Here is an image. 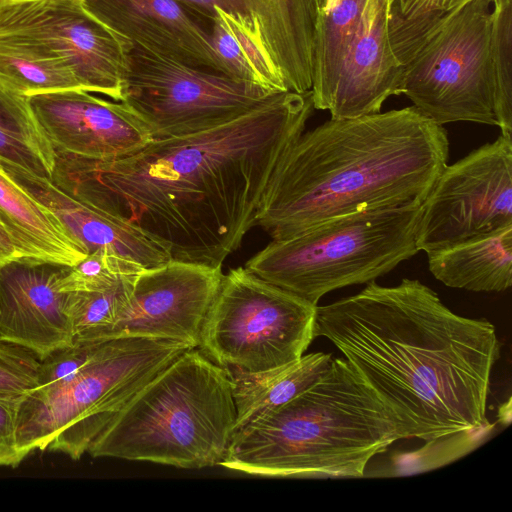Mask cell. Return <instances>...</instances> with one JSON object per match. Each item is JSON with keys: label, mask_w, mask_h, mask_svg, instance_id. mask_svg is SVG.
Wrapping results in <instances>:
<instances>
[{"label": "cell", "mask_w": 512, "mask_h": 512, "mask_svg": "<svg viewBox=\"0 0 512 512\" xmlns=\"http://www.w3.org/2000/svg\"><path fill=\"white\" fill-rule=\"evenodd\" d=\"M4 2H5L4 0H0V8L4 4Z\"/></svg>", "instance_id": "d590c367"}, {"label": "cell", "mask_w": 512, "mask_h": 512, "mask_svg": "<svg viewBox=\"0 0 512 512\" xmlns=\"http://www.w3.org/2000/svg\"><path fill=\"white\" fill-rule=\"evenodd\" d=\"M420 206L363 210L274 240L245 268L317 306L327 293L368 284L419 251Z\"/></svg>", "instance_id": "52a82bcc"}, {"label": "cell", "mask_w": 512, "mask_h": 512, "mask_svg": "<svg viewBox=\"0 0 512 512\" xmlns=\"http://www.w3.org/2000/svg\"><path fill=\"white\" fill-rule=\"evenodd\" d=\"M0 157L50 178L55 150L27 97L0 87Z\"/></svg>", "instance_id": "484cf974"}, {"label": "cell", "mask_w": 512, "mask_h": 512, "mask_svg": "<svg viewBox=\"0 0 512 512\" xmlns=\"http://www.w3.org/2000/svg\"><path fill=\"white\" fill-rule=\"evenodd\" d=\"M0 87L23 97L82 89L62 58L37 44L7 35H0Z\"/></svg>", "instance_id": "cb8c5ba5"}, {"label": "cell", "mask_w": 512, "mask_h": 512, "mask_svg": "<svg viewBox=\"0 0 512 512\" xmlns=\"http://www.w3.org/2000/svg\"><path fill=\"white\" fill-rule=\"evenodd\" d=\"M195 18L230 20L288 91L311 90L317 24L325 0H176Z\"/></svg>", "instance_id": "4fadbf2b"}, {"label": "cell", "mask_w": 512, "mask_h": 512, "mask_svg": "<svg viewBox=\"0 0 512 512\" xmlns=\"http://www.w3.org/2000/svg\"><path fill=\"white\" fill-rule=\"evenodd\" d=\"M222 277L221 267L173 259L144 270L127 306L100 342L146 337L177 340L197 348Z\"/></svg>", "instance_id": "5bb4252c"}, {"label": "cell", "mask_w": 512, "mask_h": 512, "mask_svg": "<svg viewBox=\"0 0 512 512\" xmlns=\"http://www.w3.org/2000/svg\"><path fill=\"white\" fill-rule=\"evenodd\" d=\"M55 151L97 160L137 152L153 140L148 127L123 102L82 89L27 97Z\"/></svg>", "instance_id": "9a60e30c"}, {"label": "cell", "mask_w": 512, "mask_h": 512, "mask_svg": "<svg viewBox=\"0 0 512 512\" xmlns=\"http://www.w3.org/2000/svg\"><path fill=\"white\" fill-rule=\"evenodd\" d=\"M40 360L28 350L0 341V397L18 399L38 384Z\"/></svg>", "instance_id": "4dcf8cb0"}, {"label": "cell", "mask_w": 512, "mask_h": 512, "mask_svg": "<svg viewBox=\"0 0 512 512\" xmlns=\"http://www.w3.org/2000/svg\"><path fill=\"white\" fill-rule=\"evenodd\" d=\"M490 52L495 114L501 134L512 136V0H491Z\"/></svg>", "instance_id": "f1b7e54d"}, {"label": "cell", "mask_w": 512, "mask_h": 512, "mask_svg": "<svg viewBox=\"0 0 512 512\" xmlns=\"http://www.w3.org/2000/svg\"><path fill=\"white\" fill-rule=\"evenodd\" d=\"M401 439L393 411L335 358L307 390L236 431L220 465L267 477L358 478Z\"/></svg>", "instance_id": "277c9868"}, {"label": "cell", "mask_w": 512, "mask_h": 512, "mask_svg": "<svg viewBox=\"0 0 512 512\" xmlns=\"http://www.w3.org/2000/svg\"><path fill=\"white\" fill-rule=\"evenodd\" d=\"M427 256L431 274L448 287L503 292L512 285V225Z\"/></svg>", "instance_id": "7402d4cb"}, {"label": "cell", "mask_w": 512, "mask_h": 512, "mask_svg": "<svg viewBox=\"0 0 512 512\" xmlns=\"http://www.w3.org/2000/svg\"><path fill=\"white\" fill-rule=\"evenodd\" d=\"M273 94L135 45L127 52L122 101L148 127L153 140L213 129L242 116Z\"/></svg>", "instance_id": "30bf717a"}, {"label": "cell", "mask_w": 512, "mask_h": 512, "mask_svg": "<svg viewBox=\"0 0 512 512\" xmlns=\"http://www.w3.org/2000/svg\"><path fill=\"white\" fill-rule=\"evenodd\" d=\"M0 35L45 48L68 64L83 90L122 101L133 44L92 15L82 0L4 2Z\"/></svg>", "instance_id": "7c38bea8"}, {"label": "cell", "mask_w": 512, "mask_h": 512, "mask_svg": "<svg viewBox=\"0 0 512 512\" xmlns=\"http://www.w3.org/2000/svg\"><path fill=\"white\" fill-rule=\"evenodd\" d=\"M332 359L329 353L315 352L269 371L230 374L237 411L235 432L315 384L329 370Z\"/></svg>", "instance_id": "603a6c76"}, {"label": "cell", "mask_w": 512, "mask_h": 512, "mask_svg": "<svg viewBox=\"0 0 512 512\" xmlns=\"http://www.w3.org/2000/svg\"><path fill=\"white\" fill-rule=\"evenodd\" d=\"M146 269L107 249L89 253L69 267L61 279V290L68 293L73 344L100 342L127 306Z\"/></svg>", "instance_id": "ffe728a7"}, {"label": "cell", "mask_w": 512, "mask_h": 512, "mask_svg": "<svg viewBox=\"0 0 512 512\" xmlns=\"http://www.w3.org/2000/svg\"><path fill=\"white\" fill-rule=\"evenodd\" d=\"M316 306L245 267L223 274L198 349L232 373H259L298 360L314 337Z\"/></svg>", "instance_id": "ba28073f"}, {"label": "cell", "mask_w": 512, "mask_h": 512, "mask_svg": "<svg viewBox=\"0 0 512 512\" xmlns=\"http://www.w3.org/2000/svg\"><path fill=\"white\" fill-rule=\"evenodd\" d=\"M0 163L25 190L56 215L87 254L107 249L147 269L172 259L164 246L122 218L77 199L48 177L2 157Z\"/></svg>", "instance_id": "d6986e66"}, {"label": "cell", "mask_w": 512, "mask_h": 512, "mask_svg": "<svg viewBox=\"0 0 512 512\" xmlns=\"http://www.w3.org/2000/svg\"><path fill=\"white\" fill-rule=\"evenodd\" d=\"M469 0H390L389 33L394 53L405 65L424 36L445 15Z\"/></svg>", "instance_id": "83f0119b"}, {"label": "cell", "mask_w": 512, "mask_h": 512, "mask_svg": "<svg viewBox=\"0 0 512 512\" xmlns=\"http://www.w3.org/2000/svg\"><path fill=\"white\" fill-rule=\"evenodd\" d=\"M448 158L446 129L414 106L330 118L283 154L256 226L279 240L344 214L420 206Z\"/></svg>", "instance_id": "3957f363"}, {"label": "cell", "mask_w": 512, "mask_h": 512, "mask_svg": "<svg viewBox=\"0 0 512 512\" xmlns=\"http://www.w3.org/2000/svg\"><path fill=\"white\" fill-rule=\"evenodd\" d=\"M5 2L26 1V0H4Z\"/></svg>", "instance_id": "e575fe53"}, {"label": "cell", "mask_w": 512, "mask_h": 512, "mask_svg": "<svg viewBox=\"0 0 512 512\" xmlns=\"http://www.w3.org/2000/svg\"><path fill=\"white\" fill-rule=\"evenodd\" d=\"M314 337L328 339L397 417L404 439L430 441L491 425L495 326L456 314L417 279L372 281L316 306Z\"/></svg>", "instance_id": "7a4b0ae2"}, {"label": "cell", "mask_w": 512, "mask_h": 512, "mask_svg": "<svg viewBox=\"0 0 512 512\" xmlns=\"http://www.w3.org/2000/svg\"><path fill=\"white\" fill-rule=\"evenodd\" d=\"M69 267L28 258L0 267V341L40 361L73 345L68 293L61 290Z\"/></svg>", "instance_id": "2e32d148"}, {"label": "cell", "mask_w": 512, "mask_h": 512, "mask_svg": "<svg viewBox=\"0 0 512 512\" xmlns=\"http://www.w3.org/2000/svg\"><path fill=\"white\" fill-rule=\"evenodd\" d=\"M209 23L214 50L227 76L274 93L287 91L268 71L246 38L230 20L214 13Z\"/></svg>", "instance_id": "4316f807"}, {"label": "cell", "mask_w": 512, "mask_h": 512, "mask_svg": "<svg viewBox=\"0 0 512 512\" xmlns=\"http://www.w3.org/2000/svg\"><path fill=\"white\" fill-rule=\"evenodd\" d=\"M236 420L230 374L191 348L129 400L87 453L183 469L211 467L224 459Z\"/></svg>", "instance_id": "5b68a950"}, {"label": "cell", "mask_w": 512, "mask_h": 512, "mask_svg": "<svg viewBox=\"0 0 512 512\" xmlns=\"http://www.w3.org/2000/svg\"><path fill=\"white\" fill-rule=\"evenodd\" d=\"M512 225V136L446 165L424 200L416 245L427 253Z\"/></svg>", "instance_id": "8fae6325"}, {"label": "cell", "mask_w": 512, "mask_h": 512, "mask_svg": "<svg viewBox=\"0 0 512 512\" xmlns=\"http://www.w3.org/2000/svg\"><path fill=\"white\" fill-rule=\"evenodd\" d=\"M492 427L493 425H489L481 429L462 431L426 441L425 447L420 450L394 457V468H390L385 476L409 475L426 471L430 458L428 470L451 462L473 450Z\"/></svg>", "instance_id": "f546056e"}, {"label": "cell", "mask_w": 512, "mask_h": 512, "mask_svg": "<svg viewBox=\"0 0 512 512\" xmlns=\"http://www.w3.org/2000/svg\"><path fill=\"white\" fill-rule=\"evenodd\" d=\"M98 20L159 57L226 75L210 30L176 0H82Z\"/></svg>", "instance_id": "e0dca14e"}, {"label": "cell", "mask_w": 512, "mask_h": 512, "mask_svg": "<svg viewBox=\"0 0 512 512\" xmlns=\"http://www.w3.org/2000/svg\"><path fill=\"white\" fill-rule=\"evenodd\" d=\"M193 348L160 338L95 342L74 372L23 394L16 404V442L24 459L34 451L79 460L129 400Z\"/></svg>", "instance_id": "8992f818"}, {"label": "cell", "mask_w": 512, "mask_h": 512, "mask_svg": "<svg viewBox=\"0 0 512 512\" xmlns=\"http://www.w3.org/2000/svg\"><path fill=\"white\" fill-rule=\"evenodd\" d=\"M314 109L311 90L286 91L226 124L118 159L55 151L50 179L136 226L173 260L222 267L256 226L270 177Z\"/></svg>", "instance_id": "6da1fadb"}, {"label": "cell", "mask_w": 512, "mask_h": 512, "mask_svg": "<svg viewBox=\"0 0 512 512\" xmlns=\"http://www.w3.org/2000/svg\"><path fill=\"white\" fill-rule=\"evenodd\" d=\"M366 0H341L322 12L313 54L312 99L315 109L328 110Z\"/></svg>", "instance_id": "d4e9b609"}, {"label": "cell", "mask_w": 512, "mask_h": 512, "mask_svg": "<svg viewBox=\"0 0 512 512\" xmlns=\"http://www.w3.org/2000/svg\"><path fill=\"white\" fill-rule=\"evenodd\" d=\"M389 1H365L327 110L331 118L378 113L389 97L402 94L404 65L392 47Z\"/></svg>", "instance_id": "ac0fdd59"}, {"label": "cell", "mask_w": 512, "mask_h": 512, "mask_svg": "<svg viewBox=\"0 0 512 512\" xmlns=\"http://www.w3.org/2000/svg\"><path fill=\"white\" fill-rule=\"evenodd\" d=\"M20 258L17 245L0 219V267Z\"/></svg>", "instance_id": "d6a6232c"}, {"label": "cell", "mask_w": 512, "mask_h": 512, "mask_svg": "<svg viewBox=\"0 0 512 512\" xmlns=\"http://www.w3.org/2000/svg\"><path fill=\"white\" fill-rule=\"evenodd\" d=\"M341 0H325L324 8L322 12H326L335 7Z\"/></svg>", "instance_id": "836d02e7"}, {"label": "cell", "mask_w": 512, "mask_h": 512, "mask_svg": "<svg viewBox=\"0 0 512 512\" xmlns=\"http://www.w3.org/2000/svg\"><path fill=\"white\" fill-rule=\"evenodd\" d=\"M491 13V0L462 4L437 22L404 65L402 94L431 121L497 126Z\"/></svg>", "instance_id": "9c48e42d"}, {"label": "cell", "mask_w": 512, "mask_h": 512, "mask_svg": "<svg viewBox=\"0 0 512 512\" xmlns=\"http://www.w3.org/2000/svg\"><path fill=\"white\" fill-rule=\"evenodd\" d=\"M0 219L20 258L73 266L87 256L56 215L25 190L0 163Z\"/></svg>", "instance_id": "44dd1931"}, {"label": "cell", "mask_w": 512, "mask_h": 512, "mask_svg": "<svg viewBox=\"0 0 512 512\" xmlns=\"http://www.w3.org/2000/svg\"><path fill=\"white\" fill-rule=\"evenodd\" d=\"M18 399L0 397V467H16L24 460L16 442Z\"/></svg>", "instance_id": "1f68e13d"}]
</instances>
